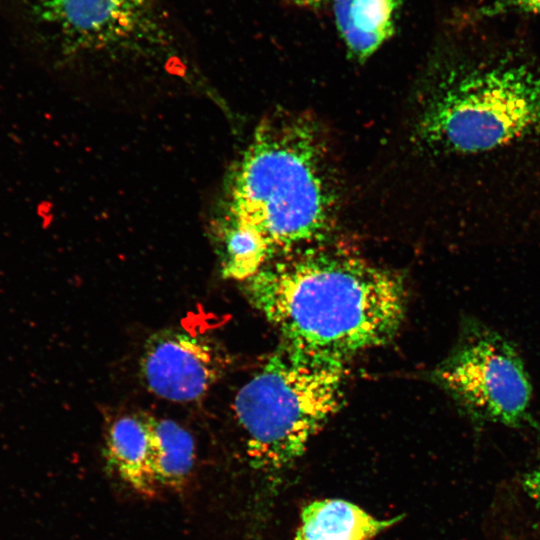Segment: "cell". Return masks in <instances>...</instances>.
Returning <instances> with one entry per match:
<instances>
[{"mask_svg":"<svg viewBox=\"0 0 540 540\" xmlns=\"http://www.w3.org/2000/svg\"><path fill=\"white\" fill-rule=\"evenodd\" d=\"M246 281L249 300L284 342L343 360L389 341L404 318L402 278L341 247L276 257Z\"/></svg>","mask_w":540,"mask_h":540,"instance_id":"1","label":"cell"},{"mask_svg":"<svg viewBox=\"0 0 540 540\" xmlns=\"http://www.w3.org/2000/svg\"><path fill=\"white\" fill-rule=\"evenodd\" d=\"M337 201L315 122L282 113L260 124L236 163L222 215L257 233L272 260L322 244L334 227Z\"/></svg>","mask_w":540,"mask_h":540,"instance_id":"2","label":"cell"},{"mask_svg":"<svg viewBox=\"0 0 540 540\" xmlns=\"http://www.w3.org/2000/svg\"><path fill=\"white\" fill-rule=\"evenodd\" d=\"M346 360L283 342L238 391L237 422L254 468H289L339 410Z\"/></svg>","mask_w":540,"mask_h":540,"instance_id":"3","label":"cell"},{"mask_svg":"<svg viewBox=\"0 0 540 540\" xmlns=\"http://www.w3.org/2000/svg\"><path fill=\"white\" fill-rule=\"evenodd\" d=\"M539 127L540 75L523 64H497L441 80L421 112L419 134L431 148L473 155Z\"/></svg>","mask_w":540,"mask_h":540,"instance_id":"4","label":"cell"},{"mask_svg":"<svg viewBox=\"0 0 540 540\" xmlns=\"http://www.w3.org/2000/svg\"><path fill=\"white\" fill-rule=\"evenodd\" d=\"M31 9L71 60L164 63L181 52L180 25L164 0H31Z\"/></svg>","mask_w":540,"mask_h":540,"instance_id":"5","label":"cell"},{"mask_svg":"<svg viewBox=\"0 0 540 540\" xmlns=\"http://www.w3.org/2000/svg\"><path fill=\"white\" fill-rule=\"evenodd\" d=\"M432 379L476 430L502 425L540 432L531 415L533 388L520 353L478 318L464 320L456 345L434 369Z\"/></svg>","mask_w":540,"mask_h":540,"instance_id":"6","label":"cell"},{"mask_svg":"<svg viewBox=\"0 0 540 540\" xmlns=\"http://www.w3.org/2000/svg\"><path fill=\"white\" fill-rule=\"evenodd\" d=\"M225 360L212 341L180 330L151 336L140 360L146 387L173 402H191L204 396L220 378Z\"/></svg>","mask_w":540,"mask_h":540,"instance_id":"7","label":"cell"},{"mask_svg":"<svg viewBox=\"0 0 540 540\" xmlns=\"http://www.w3.org/2000/svg\"><path fill=\"white\" fill-rule=\"evenodd\" d=\"M108 464L133 491L152 496L158 484L153 469V439L149 416L126 414L108 427L105 438Z\"/></svg>","mask_w":540,"mask_h":540,"instance_id":"8","label":"cell"},{"mask_svg":"<svg viewBox=\"0 0 540 540\" xmlns=\"http://www.w3.org/2000/svg\"><path fill=\"white\" fill-rule=\"evenodd\" d=\"M401 519H377L343 499L317 500L302 508L294 540H374Z\"/></svg>","mask_w":540,"mask_h":540,"instance_id":"9","label":"cell"},{"mask_svg":"<svg viewBox=\"0 0 540 540\" xmlns=\"http://www.w3.org/2000/svg\"><path fill=\"white\" fill-rule=\"evenodd\" d=\"M400 0H333L339 34L349 54L366 60L394 33Z\"/></svg>","mask_w":540,"mask_h":540,"instance_id":"10","label":"cell"},{"mask_svg":"<svg viewBox=\"0 0 540 540\" xmlns=\"http://www.w3.org/2000/svg\"><path fill=\"white\" fill-rule=\"evenodd\" d=\"M156 482L176 491L187 483L195 462L192 435L171 419L150 417Z\"/></svg>","mask_w":540,"mask_h":540,"instance_id":"11","label":"cell"},{"mask_svg":"<svg viewBox=\"0 0 540 540\" xmlns=\"http://www.w3.org/2000/svg\"><path fill=\"white\" fill-rule=\"evenodd\" d=\"M215 236L226 278L248 280L271 260L266 243L257 233L224 215L216 220Z\"/></svg>","mask_w":540,"mask_h":540,"instance_id":"12","label":"cell"},{"mask_svg":"<svg viewBox=\"0 0 540 540\" xmlns=\"http://www.w3.org/2000/svg\"><path fill=\"white\" fill-rule=\"evenodd\" d=\"M526 495L540 509V466L527 471L521 481Z\"/></svg>","mask_w":540,"mask_h":540,"instance_id":"13","label":"cell"},{"mask_svg":"<svg viewBox=\"0 0 540 540\" xmlns=\"http://www.w3.org/2000/svg\"><path fill=\"white\" fill-rule=\"evenodd\" d=\"M494 11L514 9L528 13H540V0H501L495 4Z\"/></svg>","mask_w":540,"mask_h":540,"instance_id":"14","label":"cell"},{"mask_svg":"<svg viewBox=\"0 0 540 540\" xmlns=\"http://www.w3.org/2000/svg\"><path fill=\"white\" fill-rule=\"evenodd\" d=\"M294 4H297L299 6H318L322 3H324L327 0H291Z\"/></svg>","mask_w":540,"mask_h":540,"instance_id":"15","label":"cell"}]
</instances>
